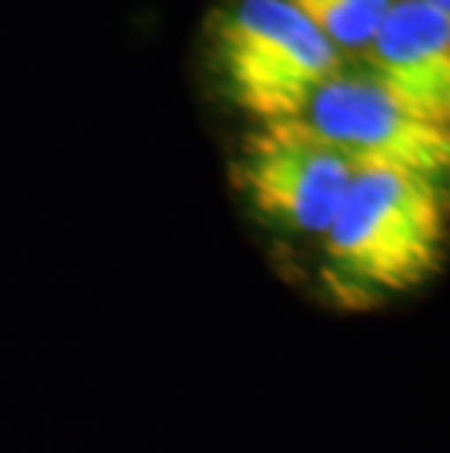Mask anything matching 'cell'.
I'll return each instance as SVG.
<instances>
[{
	"mask_svg": "<svg viewBox=\"0 0 450 453\" xmlns=\"http://www.w3.org/2000/svg\"><path fill=\"white\" fill-rule=\"evenodd\" d=\"M442 246L439 179L409 170H354L337 217L324 231L333 290L357 302L416 290L436 275Z\"/></svg>",
	"mask_w": 450,
	"mask_h": 453,
	"instance_id": "1",
	"label": "cell"
},
{
	"mask_svg": "<svg viewBox=\"0 0 450 453\" xmlns=\"http://www.w3.org/2000/svg\"><path fill=\"white\" fill-rule=\"evenodd\" d=\"M228 97L261 123L295 120L339 73L342 53L286 0H237L210 30Z\"/></svg>",
	"mask_w": 450,
	"mask_h": 453,
	"instance_id": "2",
	"label": "cell"
},
{
	"mask_svg": "<svg viewBox=\"0 0 450 453\" xmlns=\"http://www.w3.org/2000/svg\"><path fill=\"white\" fill-rule=\"evenodd\" d=\"M295 120L354 170H409L430 179L447 173V127L418 118L362 71L342 67L333 73Z\"/></svg>",
	"mask_w": 450,
	"mask_h": 453,
	"instance_id": "3",
	"label": "cell"
},
{
	"mask_svg": "<svg viewBox=\"0 0 450 453\" xmlns=\"http://www.w3.org/2000/svg\"><path fill=\"white\" fill-rule=\"evenodd\" d=\"M237 188L270 223L322 234L333 223L354 167L299 120L261 123L234 161Z\"/></svg>",
	"mask_w": 450,
	"mask_h": 453,
	"instance_id": "4",
	"label": "cell"
},
{
	"mask_svg": "<svg viewBox=\"0 0 450 453\" xmlns=\"http://www.w3.org/2000/svg\"><path fill=\"white\" fill-rule=\"evenodd\" d=\"M362 73L430 123L450 118V15L395 0L362 50Z\"/></svg>",
	"mask_w": 450,
	"mask_h": 453,
	"instance_id": "5",
	"label": "cell"
},
{
	"mask_svg": "<svg viewBox=\"0 0 450 453\" xmlns=\"http://www.w3.org/2000/svg\"><path fill=\"white\" fill-rule=\"evenodd\" d=\"M337 50L362 53L395 0H286Z\"/></svg>",
	"mask_w": 450,
	"mask_h": 453,
	"instance_id": "6",
	"label": "cell"
},
{
	"mask_svg": "<svg viewBox=\"0 0 450 453\" xmlns=\"http://www.w3.org/2000/svg\"><path fill=\"white\" fill-rule=\"evenodd\" d=\"M418 4H424L427 9H433V12H445V15H450V0H418Z\"/></svg>",
	"mask_w": 450,
	"mask_h": 453,
	"instance_id": "7",
	"label": "cell"
}]
</instances>
